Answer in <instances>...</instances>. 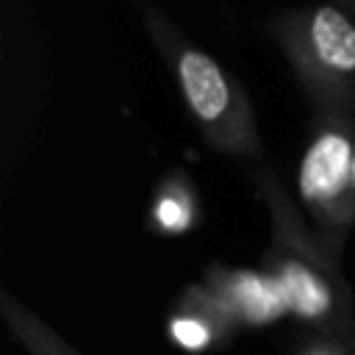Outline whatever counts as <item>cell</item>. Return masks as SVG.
Returning <instances> with one entry per match:
<instances>
[{"label":"cell","instance_id":"8","mask_svg":"<svg viewBox=\"0 0 355 355\" xmlns=\"http://www.w3.org/2000/svg\"><path fill=\"white\" fill-rule=\"evenodd\" d=\"M194 214H197V202L189 186L183 183V178L178 175V180H166L153 202L155 227L164 233H180L194 222Z\"/></svg>","mask_w":355,"mask_h":355},{"label":"cell","instance_id":"6","mask_svg":"<svg viewBox=\"0 0 355 355\" xmlns=\"http://www.w3.org/2000/svg\"><path fill=\"white\" fill-rule=\"evenodd\" d=\"M239 330V322L205 286H191L169 316V336L186 349H205Z\"/></svg>","mask_w":355,"mask_h":355},{"label":"cell","instance_id":"3","mask_svg":"<svg viewBox=\"0 0 355 355\" xmlns=\"http://www.w3.org/2000/svg\"><path fill=\"white\" fill-rule=\"evenodd\" d=\"M172 64L183 100L208 144L233 155H258L252 114L225 69L197 47H178Z\"/></svg>","mask_w":355,"mask_h":355},{"label":"cell","instance_id":"2","mask_svg":"<svg viewBox=\"0 0 355 355\" xmlns=\"http://www.w3.org/2000/svg\"><path fill=\"white\" fill-rule=\"evenodd\" d=\"M300 197L316 236L338 258L355 222V136L347 116L330 119L300 164Z\"/></svg>","mask_w":355,"mask_h":355},{"label":"cell","instance_id":"4","mask_svg":"<svg viewBox=\"0 0 355 355\" xmlns=\"http://www.w3.org/2000/svg\"><path fill=\"white\" fill-rule=\"evenodd\" d=\"M313 94L336 114H347L355 94V25L344 11L319 6L305 31L300 55Z\"/></svg>","mask_w":355,"mask_h":355},{"label":"cell","instance_id":"9","mask_svg":"<svg viewBox=\"0 0 355 355\" xmlns=\"http://www.w3.org/2000/svg\"><path fill=\"white\" fill-rule=\"evenodd\" d=\"M300 355H347V347L341 338L333 336H316L311 344L300 349Z\"/></svg>","mask_w":355,"mask_h":355},{"label":"cell","instance_id":"10","mask_svg":"<svg viewBox=\"0 0 355 355\" xmlns=\"http://www.w3.org/2000/svg\"><path fill=\"white\" fill-rule=\"evenodd\" d=\"M341 341H344V347H347V355H355V324L344 333V338H341Z\"/></svg>","mask_w":355,"mask_h":355},{"label":"cell","instance_id":"1","mask_svg":"<svg viewBox=\"0 0 355 355\" xmlns=\"http://www.w3.org/2000/svg\"><path fill=\"white\" fill-rule=\"evenodd\" d=\"M258 189L269 214L266 272L280 283L288 313L316 336L344 338L355 324V297L341 277L338 258L311 230L272 169L258 172Z\"/></svg>","mask_w":355,"mask_h":355},{"label":"cell","instance_id":"5","mask_svg":"<svg viewBox=\"0 0 355 355\" xmlns=\"http://www.w3.org/2000/svg\"><path fill=\"white\" fill-rule=\"evenodd\" d=\"M202 286L216 294V300L227 308V313L241 324H266L288 313L286 294L275 275L252 272V269H208Z\"/></svg>","mask_w":355,"mask_h":355},{"label":"cell","instance_id":"7","mask_svg":"<svg viewBox=\"0 0 355 355\" xmlns=\"http://www.w3.org/2000/svg\"><path fill=\"white\" fill-rule=\"evenodd\" d=\"M0 316L14 333V338L31 352V355H78L47 322H42L22 300H17L11 291L0 294Z\"/></svg>","mask_w":355,"mask_h":355}]
</instances>
